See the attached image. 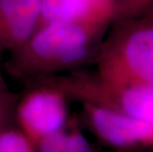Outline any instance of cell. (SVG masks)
Masks as SVG:
<instances>
[{
	"mask_svg": "<svg viewBox=\"0 0 153 152\" xmlns=\"http://www.w3.org/2000/svg\"><path fill=\"white\" fill-rule=\"evenodd\" d=\"M102 29L80 22L42 26L26 43L11 50L9 69L28 80L72 70L90 57L94 40Z\"/></svg>",
	"mask_w": 153,
	"mask_h": 152,
	"instance_id": "cell-1",
	"label": "cell"
},
{
	"mask_svg": "<svg viewBox=\"0 0 153 152\" xmlns=\"http://www.w3.org/2000/svg\"><path fill=\"white\" fill-rule=\"evenodd\" d=\"M98 75L112 83L153 87V27L116 39L101 56Z\"/></svg>",
	"mask_w": 153,
	"mask_h": 152,
	"instance_id": "cell-2",
	"label": "cell"
},
{
	"mask_svg": "<svg viewBox=\"0 0 153 152\" xmlns=\"http://www.w3.org/2000/svg\"><path fill=\"white\" fill-rule=\"evenodd\" d=\"M67 97L54 87L34 83L17 101L15 125L37 146L69 125Z\"/></svg>",
	"mask_w": 153,
	"mask_h": 152,
	"instance_id": "cell-3",
	"label": "cell"
},
{
	"mask_svg": "<svg viewBox=\"0 0 153 152\" xmlns=\"http://www.w3.org/2000/svg\"><path fill=\"white\" fill-rule=\"evenodd\" d=\"M89 125L105 143L128 148L153 142V122L131 117L105 107L83 103Z\"/></svg>",
	"mask_w": 153,
	"mask_h": 152,
	"instance_id": "cell-4",
	"label": "cell"
},
{
	"mask_svg": "<svg viewBox=\"0 0 153 152\" xmlns=\"http://www.w3.org/2000/svg\"><path fill=\"white\" fill-rule=\"evenodd\" d=\"M43 0H0V46L14 50L40 28Z\"/></svg>",
	"mask_w": 153,
	"mask_h": 152,
	"instance_id": "cell-5",
	"label": "cell"
},
{
	"mask_svg": "<svg viewBox=\"0 0 153 152\" xmlns=\"http://www.w3.org/2000/svg\"><path fill=\"white\" fill-rule=\"evenodd\" d=\"M114 9L113 0H43L40 27L60 22L104 27Z\"/></svg>",
	"mask_w": 153,
	"mask_h": 152,
	"instance_id": "cell-6",
	"label": "cell"
},
{
	"mask_svg": "<svg viewBox=\"0 0 153 152\" xmlns=\"http://www.w3.org/2000/svg\"><path fill=\"white\" fill-rule=\"evenodd\" d=\"M36 148L37 152H94L90 142L82 132L68 127L41 141Z\"/></svg>",
	"mask_w": 153,
	"mask_h": 152,
	"instance_id": "cell-7",
	"label": "cell"
},
{
	"mask_svg": "<svg viewBox=\"0 0 153 152\" xmlns=\"http://www.w3.org/2000/svg\"><path fill=\"white\" fill-rule=\"evenodd\" d=\"M0 152H37L36 145L15 124L0 130Z\"/></svg>",
	"mask_w": 153,
	"mask_h": 152,
	"instance_id": "cell-8",
	"label": "cell"
},
{
	"mask_svg": "<svg viewBox=\"0 0 153 152\" xmlns=\"http://www.w3.org/2000/svg\"><path fill=\"white\" fill-rule=\"evenodd\" d=\"M17 97L9 89L0 71V130L15 124V109Z\"/></svg>",
	"mask_w": 153,
	"mask_h": 152,
	"instance_id": "cell-9",
	"label": "cell"
},
{
	"mask_svg": "<svg viewBox=\"0 0 153 152\" xmlns=\"http://www.w3.org/2000/svg\"><path fill=\"white\" fill-rule=\"evenodd\" d=\"M2 48H1V46H0V56H1V53H2Z\"/></svg>",
	"mask_w": 153,
	"mask_h": 152,
	"instance_id": "cell-10",
	"label": "cell"
}]
</instances>
